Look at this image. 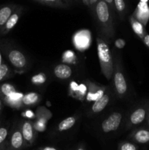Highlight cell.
Here are the masks:
<instances>
[{
  "label": "cell",
  "mask_w": 149,
  "mask_h": 150,
  "mask_svg": "<svg viewBox=\"0 0 149 150\" xmlns=\"http://www.w3.org/2000/svg\"><path fill=\"white\" fill-rule=\"evenodd\" d=\"M95 14L104 35L109 39L114 37V28L108 4L105 0H97L95 4Z\"/></svg>",
  "instance_id": "1"
},
{
  "label": "cell",
  "mask_w": 149,
  "mask_h": 150,
  "mask_svg": "<svg viewBox=\"0 0 149 150\" xmlns=\"http://www.w3.org/2000/svg\"><path fill=\"white\" fill-rule=\"evenodd\" d=\"M96 42H97V54L102 73L108 80H110L114 71L110 49L106 41L102 38H96Z\"/></svg>",
  "instance_id": "2"
},
{
  "label": "cell",
  "mask_w": 149,
  "mask_h": 150,
  "mask_svg": "<svg viewBox=\"0 0 149 150\" xmlns=\"http://www.w3.org/2000/svg\"><path fill=\"white\" fill-rule=\"evenodd\" d=\"M24 147L26 145L20 127H13L8 137L6 150H22Z\"/></svg>",
  "instance_id": "3"
},
{
  "label": "cell",
  "mask_w": 149,
  "mask_h": 150,
  "mask_svg": "<svg viewBox=\"0 0 149 150\" xmlns=\"http://www.w3.org/2000/svg\"><path fill=\"white\" fill-rule=\"evenodd\" d=\"M7 58L15 70L23 71L27 67V59L25 57L24 54L19 50H9L8 53H7Z\"/></svg>",
  "instance_id": "4"
},
{
  "label": "cell",
  "mask_w": 149,
  "mask_h": 150,
  "mask_svg": "<svg viewBox=\"0 0 149 150\" xmlns=\"http://www.w3.org/2000/svg\"><path fill=\"white\" fill-rule=\"evenodd\" d=\"M122 120V114L119 112H113L103 120L101 125V128L103 133H109L118 129Z\"/></svg>",
  "instance_id": "5"
},
{
  "label": "cell",
  "mask_w": 149,
  "mask_h": 150,
  "mask_svg": "<svg viewBox=\"0 0 149 150\" xmlns=\"http://www.w3.org/2000/svg\"><path fill=\"white\" fill-rule=\"evenodd\" d=\"M20 130L23 135L26 147L32 146L36 138V133L34 125L30 121H23L20 125Z\"/></svg>",
  "instance_id": "6"
},
{
  "label": "cell",
  "mask_w": 149,
  "mask_h": 150,
  "mask_svg": "<svg viewBox=\"0 0 149 150\" xmlns=\"http://www.w3.org/2000/svg\"><path fill=\"white\" fill-rule=\"evenodd\" d=\"M114 86L116 93L119 97H123L127 92V83L122 70L119 65L116 66V70L114 73Z\"/></svg>",
  "instance_id": "7"
},
{
  "label": "cell",
  "mask_w": 149,
  "mask_h": 150,
  "mask_svg": "<svg viewBox=\"0 0 149 150\" xmlns=\"http://www.w3.org/2000/svg\"><path fill=\"white\" fill-rule=\"evenodd\" d=\"M22 12H23V7H20V6H18L15 10H14V12L13 13V14L9 18L7 21L6 22L4 26H3L1 30L0 31V33L1 35H6L11 29H13L14 28V26L17 24L19 18H20V16L22 14Z\"/></svg>",
  "instance_id": "8"
},
{
  "label": "cell",
  "mask_w": 149,
  "mask_h": 150,
  "mask_svg": "<svg viewBox=\"0 0 149 150\" xmlns=\"http://www.w3.org/2000/svg\"><path fill=\"white\" fill-rule=\"evenodd\" d=\"M134 17L144 26L147 24L149 20V7L147 2L141 1L139 3L135 11V16Z\"/></svg>",
  "instance_id": "9"
},
{
  "label": "cell",
  "mask_w": 149,
  "mask_h": 150,
  "mask_svg": "<svg viewBox=\"0 0 149 150\" xmlns=\"http://www.w3.org/2000/svg\"><path fill=\"white\" fill-rule=\"evenodd\" d=\"M129 138L134 142L140 144L149 143V130L145 128L137 129L131 133Z\"/></svg>",
  "instance_id": "10"
},
{
  "label": "cell",
  "mask_w": 149,
  "mask_h": 150,
  "mask_svg": "<svg viewBox=\"0 0 149 150\" xmlns=\"http://www.w3.org/2000/svg\"><path fill=\"white\" fill-rule=\"evenodd\" d=\"M147 116L146 109L143 107H140L134 110L129 117V126H136L141 124Z\"/></svg>",
  "instance_id": "11"
},
{
  "label": "cell",
  "mask_w": 149,
  "mask_h": 150,
  "mask_svg": "<svg viewBox=\"0 0 149 150\" xmlns=\"http://www.w3.org/2000/svg\"><path fill=\"white\" fill-rule=\"evenodd\" d=\"M18 5L15 4H6V5L2 6L0 8V31L4 26L6 22L9 19L14 10H15Z\"/></svg>",
  "instance_id": "12"
},
{
  "label": "cell",
  "mask_w": 149,
  "mask_h": 150,
  "mask_svg": "<svg viewBox=\"0 0 149 150\" xmlns=\"http://www.w3.org/2000/svg\"><path fill=\"white\" fill-rule=\"evenodd\" d=\"M53 73L56 78L61 80H65L71 77L72 71L71 67L67 64H59L56 66L53 70Z\"/></svg>",
  "instance_id": "13"
},
{
  "label": "cell",
  "mask_w": 149,
  "mask_h": 150,
  "mask_svg": "<svg viewBox=\"0 0 149 150\" xmlns=\"http://www.w3.org/2000/svg\"><path fill=\"white\" fill-rule=\"evenodd\" d=\"M110 101V96L107 94H104L101 98L95 100L91 106V111L93 114H98L103 111Z\"/></svg>",
  "instance_id": "14"
},
{
  "label": "cell",
  "mask_w": 149,
  "mask_h": 150,
  "mask_svg": "<svg viewBox=\"0 0 149 150\" xmlns=\"http://www.w3.org/2000/svg\"><path fill=\"white\" fill-rule=\"evenodd\" d=\"M130 22H131V28H132L134 33H135L139 38H141V39L143 40V38L145 37V35H146L144 25H143L141 22L139 21L138 20H137L133 16L130 18Z\"/></svg>",
  "instance_id": "15"
},
{
  "label": "cell",
  "mask_w": 149,
  "mask_h": 150,
  "mask_svg": "<svg viewBox=\"0 0 149 150\" xmlns=\"http://www.w3.org/2000/svg\"><path fill=\"white\" fill-rule=\"evenodd\" d=\"M76 118L74 117H69L63 120L58 125V130L59 132L66 131L71 129L75 125Z\"/></svg>",
  "instance_id": "16"
},
{
  "label": "cell",
  "mask_w": 149,
  "mask_h": 150,
  "mask_svg": "<svg viewBox=\"0 0 149 150\" xmlns=\"http://www.w3.org/2000/svg\"><path fill=\"white\" fill-rule=\"evenodd\" d=\"M34 1L45 4V5L53 7H58V8H67L70 6L67 3L64 2L63 0H34Z\"/></svg>",
  "instance_id": "17"
},
{
  "label": "cell",
  "mask_w": 149,
  "mask_h": 150,
  "mask_svg": "<svg viewBox=\"0 0 149 150\" xmlns=\"http://www.w3.org/2000/svg\"><path fill=\"white\" fill-rule=\"evenodd\" d=\"M39 95L36 92H29L22 97V103L25 105H34L38 102Z\"/></svg>",
  "instance_id": "18"
},
{
  "label": "cell",
  "mask_w": 149,
  "mask_h": 150,
  "mask_svg": "<svg viewBox=\"0 0 149 150\" xmlns=\"http://www.w3.org/2000/svg\"><path fill=\"white\" fill-rule=\"evenodd\" d=\"M9 137V128L7 126L0 127V150H6Z\"/></svg>",
  "instance_id": "19"
},
{
  "label": "cell",
  "mask_w": 149,
  "mask_h": 150,
  "mask_svg": "<svg viewBox=\"0 0 149 150\" xmlns=\"http://www.w3.org/2000/svg\"><path fill=\"white\" fill-rule=\"evenodd\" d=\"M15 88L10 83H3L0 86V95L5 98L15 93Z\"/></svg>",
  "instance_id": "20"
},
{
  "label": "cell",
  "mask_w": 149,
  "mask_h": 150,
  "mask_svg": "<svg viewBox=\"0 0 149 150\" xmlns=\"http://www.w3.org/2000/svg\"><path fill=\"white\" fill-rule=\"evenodd\" d=\"M114 7L121 17H123L126 10V3L124 0H113Z\"/></svg>",
  "instance_id": "21"
},
{
  "label": "cell",
  "mask_w": 149,
  "mask_h": 150,
  "mask_svg": "<svg viewBox=\"0 0 149 150\" xmlns=\"http://www.w3.org/2000/svg\"><path fill=\"white\" fill-rule=\"evenodd\" d=\"M118 150H138V147L131 142H122L118 144Z\"/></svg>",
  "instance_id": "22"
},
{
  "label": "cell",
  "mask_w": 149,
  "mask_h": 150,
  "mask_svg": "<svg viewBox=\"0 0 149 150\" xmlns=\"http://www.w3.org/2000/svg\"><path fill=\"white\" fill-rule=\"evenodd\" d=\"M10 69L6 64H0V81L5 79L9 74Z\"/></svg>",
  "instance_id": "23"
},
{
  "label": "cell",
  "mask_w": 149,
  "mask_h": 150,
  "mask_svg": "<svg viewBox=\"0 0 149 150\" xmlns=\"http://www.w3.org/2000/svg\"><path fill=\"white\" fill-rule=\"evenodd\" d=\"M32 81L33 83H38L39 84V83H44L46 81V77H45V76L44 74L40 73V74H37L35 76H34V77H32Z\"/></svg>",
  "instance_id": "24"
},
{
  "label": "cell",
  "mask_w": 149,
  "mask_h": 150,
  "mask_svg": "<svg viewBox=\"0 0 149 150\" xmlns=\"http://www.w3.org/2000/svg\"><path fill=\"white\" fill-rule=\"evenodd\" d=\"M126 45V42L124 41V40L123 39H118L115 41V45L119 49L124 48Z\"/></svg>",
  "instance_id": "25"
},
{
  "label": "cell",
  "mask_w": 149,
  "mask_h": 150,
  "mask_svg": "<svg viewBox=\"0 0 149 150\" xmlns=\"http://www.w3.org/2000/svg\"><path fill=\"white\" fill-rule=\"evenodd\" d=\"M143 42L145 44L146 46L149 48V35L146 34V35H145L144 38H143Z\"/></svg>",
  "instance_id": "26"
},
{
  "label": "cell",
  "mask_w": 149,
  "mask_h": 150,
  "mask_svg": "<svg viewBox=\"0 0 149 150\" xmlns=\"http://www.w3.org/2000/svg\"><path fill=\"white\" fill-rule=\"evenodd\" d=\"M106 1L107 4H108L109 7H110V9H113L114 8V3H113V0H105Z\"/></svg>",
  "instance_id": "27"
},
{
  "label": "cell",
  "mask_w": 149,
  "mask_h": 150,
  "mask_svg": "<svg viewBox=\"0 0 149 150\" xmlns=\"http://www.w3.org/2000/svg\"><path fill=\"white\" fill-rule=\"evenodd\" d=\"M39 150H58L54 147H51V146H45V147L40 148Z\"/></svg>",
  "instance_id": "28"
},
{
  "label": "cell",
  "mask_w": 149,
  "mask_h": 150,
  "mask_svg": "<svg viewBox=\"0 0 149 150\" xmlns=\"http://www.w3.org/2000/svg\"><path fill=\"white\" fill-rule=\"evenodd\" d=\"M82 1H83V4H84L85 5H91V0H82Z\"/></svg>",
  "instance_id": "29"
},
{
  "label": "cell",
  "mask_w": 149,
  "mask_h": 150,
  "mask_svg": "<svg viewBox=\"0 0 149 150\" xmlns=\"http://www.w3.org/2000/svg\"><path fill=\"white\" fill-rule=\"evenodd\" d=\"M34 116L33 113L31 112L30 111H26V117H32Z\"/></svg>",
  "instance_id": "30"
},
{
  "label": "cell",
  "mask_w": 149,
  "mask_h": 150,
  "mask_svg": "<svg viewBox=\"0 0 149 150\" xmlns=\"http://www.w3.org/2000/svg\"><path fill=\"white\" fill-rule=\"evenodd\" d=\"M63 1H64L65 3H67L68 5H70V4H72L73 2V0H63Z\"/></svg>",
  "instance_id": "31"
},
{
  "label": "cell",
  "mask_w": 149,
  "mask_h": 150,
  "mask_svg": "<svg viewBox=\"0 0 149 150\" xmlns=\"http://www.w3.org/2000/svg\"><path fill=\"white\" fill-rule=\"evenodd\" d=\"M76 150H86V149L84 148V146H80L79 147H77V149Z\"/></svg>",
  "instance_id": "32"
},
{
  "label": "cell",
  "mask_w": 149,
  "mask_h": 150,
  "mask_svg": "<svg viewBox=\"0 0 149 150\" xmlns=\"http://www.w3.org/2000/svg\"><path fill=\"white\" fill-rule=\"evenodd\" d=\"M96 1H97V0H91V4L92 3H93V2H96Z\"/></svg>",
  "instance_id": "33"
},
{
  "label": "cell",
  "mask_w": 149,
  "mask_h": 150,
  "mask_svg": "<svg viewBox=\"0 0 149 150\" xmlns=\"http://www.w3.org/2000/svg\"><path fill=\"white\" fill-rule=\"evenodd\" d=\"M1 99H0V111H1Z\"/></svg>",
  "instance_id": "34"
},
{
  "label": "cell",
  "mask_w": 149,
  "mask_h": 150,
  "mask_svg": "<svg viewBox=\"0 0 149 150\" xmlns=\"http://www.w3.org/2000/svg\"><path fill=\"white\" fill-rule=\"evenodd\" d=\"M148 127H149V117L148 119Z\"/></svg>",
  "instance_id": "35"
},
{
  "label": "cell",
  "mask_w": 149,
  "mask_h": 150,
  "mask_svg": "<svg viewBox=\"0 0 149 150\" xmlns=\"http://www.w3.org/2000/svg\"><path fill=\"white\" fill-rule=\"evenodd\" d=\"M148 116H149V108H148Z\"/></svg>",
  "instance_id": "36"
},
{
  "label": "cell",
  "mask_w": 149,
  "mask_h": 150,
  "mask_svg": "<svg viewBox=\"0 0 149 150\" xmlns=\"http://www.w3.org/2000/svg\"><path fill=\"white\" fill-rule=\"evenodd\" d=\"M75 1H78V0H75Z\"/></svg>",
  "instance_id": "37"
},
{
  "label": "cell",
  "mask_w": 149,
  "mask_h": 150,
  "mask_svg": "<svg viewBox=\"0 0 149 150\" xmlns=\"http://www.w3.org/2000/svg\"><path fill=\"white\" fill-rule=\"evenodd\" d=\"M78 1H80V0H78Z\"/></svg>",
  "instance_id": "38"
}]
</instances>
